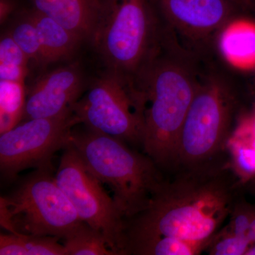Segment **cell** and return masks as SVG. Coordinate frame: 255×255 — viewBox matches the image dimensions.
Listing matches in <instances>:
<instances>
[{
    "instance_id": "9c48e42d",
    "label": "cell",
    "mask_w": 255,
    "mask_h": 255,
    "mask_svg": "<svg viewBox=\"0 0 255 255\" xmlns=\"http://www.w3.org/2000/svg\"><path fill=\"white\" fill-rule=\"evenodd\" d=\"M80 124L73 110L49 118L23 121L0 136V170L12 180L29 168L51 172L55 152L65 148L70 132Z\"/></svg>"
},
{
    "instance_id": "6da1fadb",
    "label": "cell",
    "mask_w": 255,
    "mask_h": 255,
    "mask_svg": "<svg viewBox=\"0 0 255 255\" xmlns=\"http://www.w3.org/2000/svg\"><path fill=\"white\" fill-rule=\"evenodd\" d=\"M172 172L147 207L126 221L125 255L132 245L162 236L212 241L229 218L243 185L228 157Z\"/></svg>"
},
{
    "instance_id": "603a6c76",
    "label": "cell",
    "mask_w": 255,
    "mask_h": 255,
    "mask_svg": "<svg viewBox=\"0 0 255 255\" xmlns=\"http://www.w3.org/2000/svg\"><path fill=\"white\" fill-rule=\"evenodd\" d=\"M255 205H252L241 194L236 199L230 214L229 222L224 227L230 233L241 237H247Z\"/></svg>"
},
{
    "instance_id": "ac0fdd59",
    "label": "cell",
    "mask_w": 255,
    "mask_h": 255,
    "mask_svg": "<svg viewBox=\"0 0 255 255\" xmlns=\"http://www.w3.org/2000/svg\"><path fill=\"white\" fill-rule=\"evenodd\" d=\"M29 62L9 31L4 33L0 41V80L24 82Z\"/></svg>"
},
{
    "instance_id": "4316f807",
    "label": "cell",
    "mask_w": 255,
    "mask_h": 255,
    "mask_svg": "<svg viewBox=\"0 0 255 255\" xmlns=\"http://www.w3.org/2000/svg\"><path fill=\"white\" fill-rule=\"evenodd\" d=\"M246 255H255V243L250 246L249 249L247 251Z\"/></svg>"
},
{
    "instance_id": "e0dca14e",
    "label": "cell",
    "mask_w": 255,
    "mask_h": 255,
    "mask_svg": "<svg viewBox=\"0 0 255 255\" xmlns=\"http://www.w3.org/2000/svg\"><path fill=\"white\" fill-rule=\"evenodd\" d=\"M63 240L67 255H115L103 235L85 222Z\"/></svg>"
},
{
    "instance_id": "277c9868",
    "label": "cell",
    "mask_w": 255,
    "mask_h": 255,
    "mask_svg": "<svg viewBox=\"0 0 255 255\" xmlns=\"http://www.w3.org/2000/svg\"><path fill=\"white\" fill-rule=\"evenodd\" d=\"M76 127L70 132L68 145L89 172L110 188L126 221L143 211L164 179L161 169L150 157L132 150L125 142Z\"/></svg>"
},
{
    "instance_id": "5bb4252c",
    "label": "cell",
    "mask_w": 255,
    "mask_h": 255,
    "mask_svg": "<svg viewBox=\"0 0 255 255\" xmlns=\"http://www.w3.org/2000/svg\"><path fill=\"white\" fill-rule=\"evenodd\" d=\"M220 51L229 63L238 66L255 65V24L235 20L218 37Z\"/></svg>"
},
{
    "instance_id": "ffe728a7",
    "label": "cell",
    "mask_w": 255,
    "mask_h": 255,
    "mask_svg": "<svg viewBox=\"0 0 255 255\" xmlns=\"http://www.w3.org/2000/svg\"><path fill=\"white\" fill-rule=\"evenodd\" d=\"M29 61L43 66L41 45L38 31L29 14L18 20L9 31Z\"/></svg>"
},
{
    "instance_id": "44dd1931",
    "label": "cell",
    "mask_w": 255,
    "mask_h": 255,
    "mask_svg": "<svg viewBox=\"0 0 255 255\" xmlns=\"http://www.w3.org/2000/svg\"><path fill=\"white\" fill-rule=\"evenodd\" d=\"M250 246L248 238L233 234L223 226L215 235L206 252L210 255H246Z\"/></svg>"
},
{
    "instance_id": "ba28073f",
    "label": "cell",
    "mask_w": 255,
    "mask_h": 255,
    "mask_svg": "<svg viewBox=\"0 0 255 255\" xmlns=\"http://www.w3.org/2000/svg\"><path fill=\"white\" fill-rule=\"evenodd\" d=\"M55 181L68 196L83 222L103 235L115 255H125L126 219L104 189L85 167L78 152L67 145Z\"/></svg>"
},
{
    "instance_id": "52a82bcc",
    "label": "cell",
    "mask_w": 255,
    "mask_h": 255,
    "mask_svg": "<svg viewBox=\"0 0 255 255\" xmlns=\"http://www.w3.org/2000/svg\"><path fill=\"white\" fill-rule=\"evenodd\" d=\"M72 110L87 128L130 145L142 146L145 100L132 79L107 70L92 82Z\"/></svg>"
},
{
    "instance_id": "2e32d148",
    "label": "cell",
    "mask_w": 255,
    "mask_h": 255,
    "mask_svg": "<svg viewBox=\"0 0 255 255\" xmlns=\"http://www.w3.org/2000/svg\"><path fill=\"white\" fill-rule=\"evenodd\" d=\"M26 100L24 82L0 80V134L22 122Z\"/></svg>"
},
{
    "instance_id": "83f0119b",
    "label": "cell",
    "mask_w": 255,
    "mask_h": 255,
    "mask_svg": "<svg viewBox=\"0 0 255 255\" xmlns=\"http://www.w3.org/2000/svg\"><path fill=\"white\" fill-rule=\"evenodd\" d=\"M247 184H250V188H251V190L253 191V193H254L255 195V179H253V180L251 181V182H248Z\"/></svg>"
},
{
    "instance_id": "4fadbf2b",
    "label": "cell",
    "mask_w": 255,
    "mask_h": 255,
    "mask_svg": "<svg viewBox=\"0 0 255 255\" xmlns=\"http://www.w3.org/2000/svg\"><path fill=\"white\" fill-rule=\"evenodd\" d=\"M28 14L38 31L43 65L68 58L82 41L80 37L49 16L33 9Z\"/></svg>"
},
{
    "instance_id": "8fae6325",
    "label": "cell",
    "mask_w": 255,
    "mask_h": 255,
    "mask_svg": "<svg viewBox=\"0 0 255 255\" xmlns=\"http://www.w3.org/2000/svg\"><path fill=\"white\" fill-rule=\"evenodd\" d=\"M84 87L82 72L77 64L48 72L26 90L22 122L57 117L71 110L81 97Z\"/></svg>"
},
{
    "instance_id": "7c38bea8",
    "label": "cell",
    "mask_w": 255,
    "mask_h": 255,
    "mask_svg": "<svg viewBox=\"0 0 255 255\" xmlns=\"http://www.w3.org/2000/svg\"><path fill=\"white\" fill-rule=\"evenodd\" d=\"M33 9L53 18L84 41H91L102 0H32Z\"/></svg>"
},
{
    "instance_id": "d4e9b609",
    "label": "cell",
    "mask_w": 255,
    "mask_h": 255,
    "mask_svg": "<svg viewBox=\"0 0 255 255\" xmlns=\"http://www.w3.org/2000/svg\"><path fill=\"white\" fill-rule=\"evenodd\" d=\"M239 6L243 11L255 9V0H230Z\"/></svg>"
},
{
    "instance_id": "3957f363",
    "label": "cell",
    "mask_w": 255,
    "mask_h": 255,
    "mask_svg": "<svg viewBox=\"0 0 255 255\" xmlns=\"http://www.w3.org/2000/svg\"><path fill=\"white\" fill-rule=\"evenodd\" d=\"M167 41L153 0H102L92 43L107 70L137 83Z\"/></svg>"
},
{
    "instance_id": "30bf717a",
    "label": "cell",
    "mask_w": 255,
    "mask_h": 255,
    "mask_svg": "<svg viewBox=\"0 0 255 255\" xmlns=\"http://www.w3.org/2000/svg\"><path fill=\"white\" fill-rule=\"evenodd\" d=\"M153 1L169 41L195 57L243 11L230 0Z\"/></svg>"
},
{
    "instance_id": "5b68a950",
    "label": "cell",
    "mask_w": 255,
    "mask_h": 255,
    "mask_svg": "<svg viewBox=\"0 0 255 255\" xmlns=\"http://www.w3.org/2000/svg\"><path fill=\"white\" fill-rule=\"evenodd\" d=\"M239 99L219 74L201 77L178 142L177 168H194L227 157L240 117ZM174 169V170H175Z\"/></svg>"
},
{
    "instance_id": "7402d4cb",
    "label": "cell",
    "mask_w": 255,
    "mask_h": 255,
    "mask_svg": "<svg viewBox=\"0 0 255 255\" xmlns=\"http://www.w3.org/2000/svg\"><path fill=\"white\" fill-rule=\"evenodd\" d=\"M18 236L23 255H67L65 246L58 243L59 238L51 236Z\"/></svg>"
},
{
    "instance_id": "d6986e66",
    "label": "cell",
    "mask_w": 255,
    "mask_h": 255,
    "mask_svg": "<svg viewBox=\"0 0 255 255\" xmlns=\"http://www.w3.org/2000/svg\"><path fill=\"white\" fill-rule=\"evenodd\" d=\"M228 160L242 185L255 178V148L231 137L227 145Z\"/></svg>"
},
{
    "instance_id": "7a4b0ae2",
    "label": "cell",
    "mask_w": 255,
    "mask_h": 255,
    "mask_svg": "<svg viewBox=\"0 0 255 255\" xmlns=\"http://www.w3.org/2000/svg\"><path fill=\"white\" fill-rule=\"evenodd\" d=\"M196 58L168 45L138 80L145 100L142 147L161 170L177 166L179 136L200 81Z\"/></svg>"
},
{
    "instance_id": "cb8c5ba5",
    "label": "cell",
    "mask_w": 255,
    "mask_h": 255,
    "mask_svg": "<svg viewBox=\"0 0 255 255\" xmlns=\"http://www.w3.org/2000/svg\"><path fill=\"white\" fill-rule=\"evenodd\" d=\"M231 137L255 148V105L251 112L240 116Z\"/></svg>"
},
{
    "instance_id": "9a60e30c",
    "label": "cell",
    "mask_w": 255,
    "mask_h": 255,
    "mask_svg": "<svg viewBox=\"0 0 255 255\" xmlns=\"http://www.w3.org/2000/svg\"><path fill=\"white\" fill-rule=\"evenodd\" d=\"M211 241H192L162 236L132 245L128 248L127 255H197L206 252Z\"/></svg>"
},
{
    "instance_id": "8992f818",
    "label": "cell",
    "mask_w": 255,
    "mask_h": 255,
    "mask_svg": "<svg viewBox=\"0 0 255 255\" xmlns=\"http://www.w3.org/2000/svg\"><path fill=\"white\" fill-rule=\"evenodd\" d=\"M50 171L36 170L0 198V224L14 234L64 239L83 221Z\"/></svg>"
},
{
    "instance_id": "484cf974",
    "label": "cell",
    "mask_w": 255,
    "mask_h": 255,
    "mask_svg": "<svg viewBox=\"0 0 255 255\" xmlns=\"http://www.w3.org/2000/svg\"><path fill=\"white\" fill-rule=\"evenodd\" d=\"M247 238H248V241H250L251 246L255 243V205L249 229H248V233H247Z\"/></svg>"
}]
</instances>
